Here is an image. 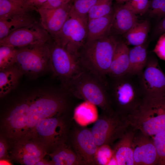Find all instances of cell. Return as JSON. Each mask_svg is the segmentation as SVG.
Here are the masks:
<instances>
[{
	"mask_svg": "<svg viewBox=\"0 0 165 165\" xmlns=\"http://www.w3.org/2000/svg\"><path fill=\"white\" fill-rule=\"evenodd\" d=\"M71 6L68 4L58 8L39 9L42 26L53 38L59 32L68 19Z\"/></svg>",
	"mask_w": 165,
	"mask_h": 165,
	"instance_id": "9a60e30c",
	"label": "cell"
},
{
	"mask_svg": "<svg viewBox=\"0 0 165 165\" xmlns=\"http://www.w3.org/2000/svg\"><path fill=\"white\" fill-rule=\"evenodd\" d=\"M47 0H23L24 6L30 10H37Z\"/></svg>",
	"mask_w": 165,
	"mask_h": 165,
	"instance_id": "d590c367",
	"label": "cell"
},
{
	"mask_svg": "<svg viewBox=\"0 0 165 165\" xmlns=\"http://www.w3.org/2000/svg\"><path fill=\"white\" fill-rule=\"evenodd\" d=\"M108 90L114 111L127 116L141 104L145 96L138 75L127 74L108 77Z\"/></svg>",
	"mask_w": 165,
	"mask_h": 165,
	"instance_id": "277c9868",
	"label": "cell"
},
{
	"mask_svg": "<svg viewBox=\"0 0 165 165\" xmlns=\"http://www.w3.org/2000/svg\"><path fill=\"white\" fill-rule=\"evenodd\" d=\"M71 0H47L40 8L49 9L58 8L69 4Z\"/></svg>",
	"mask_w": 165,
	"mask_h": 165,
	"instance_id": "e575fe53",
	"label": "cell"
},
{
	"mask_svg": "<svg viewBox=\"0 0 165 165\" xmlns=\"http://www.w3.org/2000/svg\"><path fill=\"white\" fill-rule=\"evenodd\" d=\"M51 165L50 161H48L43 159H42L36 163V165Z\"/></svg>",
	"mask_w": 165,
	"mask_h": 165,
	"instance_id": "60d3db41",
	"label": "cell"
},
{
	"mask_svg": "<svg viewBox=\"0 0 165 165\" xmlns=\"http://www.w3.org/2000/svg\"><path fill=\"white\" fill-rule=\"evenodd\" d=\"M165 3V0H152L148 10L151 16H155Z\"/></svg>",
	"mask_w": 165,
	"mask_h": 165,
	"instance_id": "8d00e7d4",
	"label": "cell"
},
{
	"mask_svg": "<svg viewBox=\"0 0 165 165\" xmlns=\"http://www.w3.org/2000/svg\"><path fill=\"white\" fill-rule=\"evenodd\" d=\"M36 22L29 13L0 18V40L19 29L29 26Z\"/></svg>",
	"mask_w": 165,
	"mask_h": 165,
	"instance_id": "44dd1931",
	"label": "cell"
},
{
	"mask_svg": "<svg viewBox=\"0 0 165 165\" xmlns=\"http://www.w3.org/2000/svg\"><path fill=\"white\" fill-rule=\"evenodd\" d=\"M30 11L23 4L9 0H0V18L26 14Z\"/></svg>",
	"mask_w": 165,
	"mask_h": 165,
	"instance_id": "4316f807",
	"label": "cell"
},
{
	"mask_svg": "<svg viewBox=\"0 0 165 165\" xmlns=\"http://www.w3.org/2000/svg\"><path fill=\"white\" fill-rule=\"evenodd\" d=\"M88 17L77 16L69 13L59 32L52 38L71 54L78 57L79 50L86 41Z\"/></svg>",
	"mask_w": 165,
	"mask_h": 165,
	"instance_id": "9c48e42d",
	"label": "cell"
},
{
	"mask_svg": "<svg viewBox=\"0 0 165 165\" xmlns=\"http://www.w3.org/2000/svg\"><path fill=\"white\" fill-rule=\"evenodd\" d=\"M17 49L15 64L24 75L35 77L50 67V51L46 43Z\"/></svg>",
	"mask_w": 165,
	"mask_h": 165,
	"instance_id": "ba28073f",
	"label": "cell"
},
{
	"mask_svg": "<svg viewBox=\"0 0 165 165\" xmlns=\"http://www.w3.org/2000/svg\"><path fill=\"white\" fill-rule=\"evenodd\" d=\"M71 96L63 89L38 90L22 97L7 112L6 122L17 138L29 139L41 120L71 112Z\"/></svg>",
	"mask_w": 165,
	"mask_h": 165,
	"instance_id": "6da1fadb",
	"label": "cell"
},
{
	"mask_svg": "<svg viewBox=\"0 0 165 165\" xmlns=\"http://www.w3.org/2000/svg\"><path fill=\"white\" fill-rule=\"evenodd\" d=\"M114 13L88 20L86 41L99 39L109 35L112 28Z\"/></svg>",
	"mask_w": 165,
	"mask_h": 165,
	"instance_id": "ffe728a7",
	"label": "cell"
},
{
	"mask_svg": "<svg viewBox=\"0 0 165 165\" xmlns=\"http://www.w3.org/2000/svg\"><path fill=\"white\" fill-rule=\"evenodd\" d=\"M73 120L72 113L44 119L35 127L30 139L45 148L48 145L53 151L67 141Z\"/></svg>",
	"mask_w": 165,
	"mask_h": 165,
	"instance_id": "8992f818",
	"label": "cell"
},
{
	"mask_svg": "<svg viewBox=\"0 0 165 165\" xmlns=\"http://www.w3.org/2000/svg\"><path fill=\"white\" fill-rule=\"evenodd\" d=\"M24 74L16 64L0 70V96L3 97L14 90Z\"/></svg>",
	"mask_w": 165,
	"mask_h": 165,
	"instance_id": "603a6c76",
	"label": "cell"
},
{
	"mask_svg": "<svg viewBox=\"0 0 165 165\" xmlns=\"http://www.w3.org/2000/svg\"><path fill=\"white\" fill-rule=\"evenodd\" d=\"M15 147L13 157L17 161L24 165H36L46 154L45 148L33 140H21Z\"/></svg>",
	"mask_w": 165,
	"mask_h": 165,
	"instance_id": "2e32d148",
	"label": "cell"
},
{
	"mask_svg": "<svg viewBox=\"0 0 165 165\" xmlns=\"http://www.w3.org/2000/svg\"><path fill=\"white\" fill-rule=\"evenodd\" d=\"M127 116L131 126L145 135L152 136L165 130V96L145 97Z\"/></svg>",
	"mask_w": 165,
	"mask_h": 165,
	"instance_id": "5b68a950",
	"label": "cell"
},
{
	"mask_svg": "<svg viewBox=\"0 0 165 165\" xmlns=\"http://www.w3.org/2000/svg\"><path fill=\"white\" fill-rule=\"evenodd\" d=\"M129 67L128 74L138 75L146 64L148 56L147 47L144 44L129 49Z\"/></svg>",
	"mask_w": 165,
	"mask_h": 165,
	"instance_id": "d4e9b609",
	"label": "cell"
},
{
	"mask_svg": "<svg viewBox=\"0 0 165 165\" xmlns=\"http://www.w3.org/2000/svg\"><path fill=\"white\" fill-rule=\"evenodd\" d=\"M153 51L160 59L165 61V32L160 36Z\"/></svg>",
	"mask_w": 165,
	"mask_h": 165,
	"instance_id": "836d02e7",
	"label": "cell"
},
{
	"mask_svg": "<svg viewBox=\"0 0 165 165\" xmlns=\"http://www.w3.org/2000/svg\"><path fill=\"white\" fill-rule=\"evenodd\" d=\"M128 0H116V2L119 4L125 3Z\"/></svg>",
	"mask_w": 165,
	"mask_h": 165,
	"instance_id": "b9f144b4",
	"label": "cell"
},
{
	"mask_svg": "<svg viewBox=\"0 0 165 165\" xmlns=\"http://www.w3.org/2000/svg\"><path fill=\"white\" fill-rule=\"evenodd\" d=\"M136 131L131 126L112 148L118 165H134L133 144Z\"/></svg>",
	"mask_w": 165,
	"mask_h": 165,
	"instance_id": "e0dca14e",
	"label": "cell"
},
{
	"mask_svg": "<svg viewBox=\"0 0 165 165\" xmlns=\"http://www.w3.org/2000/svg\"><path fill=\"white\" fill-rule=\"evenodd\" d=\"M49 155L51 165H83L76 153L66 142L58 145Z\"/></svg>",
	"mask_w": 165,
	"mask_h": 165,
	"instance_id": "7402d4cb",
	"label": "cell"
},
{
	"mask_svg": "<svg viewBox=\"0 0 165 165\" xmlns=\"http://www.w3.org/2000/svg\"><path fill=\"white\" fill-rule=\"evenodd\" d=\"M138 131L137 133L136 130L133 142L134 165L158 164V156L152 138Z\"/></svg>",
	"mask_w": 165,
	"mask_h": 165,
	"instance_id": "5bb4252c",
	"label": "cell"
},
{
	"mask_svg": "<svg viewBox=\"0 0 165 165\" xmlns=\"http://www.w3.org/2000/svg\"><path fill=\"white\" fill-rule=\"evenodd\" d=\"M17 49L8 46L0 47V70L15 64L16 60Z\"/></svg>",
	"mask_w": 165,
	"mask_h": 165,
	"instance_id": "f1b7e54d",
	"label": "cell"
},
{
	"mask_svg": "<svg viewBox=\"0 0 165 165\" xmlns=\"http://www.w3.org/2000/svg\"><path fill=\"white\" fill-rule=\"evenodd\" d=\"M50 51V68L64 85L82 69L77 57L51 39L46 43Z\"/></svg>",
	"mask_w": 165,
	"mask_h": 165,
	"instance_id": "30bf717a",
	"label": "cell"
},
{
	"mask_svg": "<svg viewBox=\"0 0 165 165\" xmlns=\"http://www.w3.org/2000/svg\"><path fill=\"white\" fill-rule=\"evenodd\" d=\"M7 146L6 142L2 138L0 141V158L1 159L5 157L7 153Z\"/></svg>",
	"mask_w": 165,
	"mask_h": 165,
	"instance_id": "f35d334b",
	"label": "cell"
},
{
	"mask_svg": "<svg viewBox=\"0 0 165 165\" xmlns=\"http://www.w3.org/2000/svg\"><path fill=\"white\" fill-rule=\"evenodd\" d=\"M138 22L137 15L124 4L115 10L112 28L119 34H125Z\"/></svg>",
	"mask_w": 165,
	"mask_h": 165,
	"instance_id": "d6986e66",
	"label": "cell"
},
{
	"mask_svg": "<svg viewBox=\"0 0 165 165\" xmlns=\"http://www.w3.org/2000/svg\"><path fill=\"white\" fill-rule=\"evenodd\" d=\"M9 0L13 1V2H14L21 3L24 4L23 0Z\"/></svg>",
	"mask_w": 165,
	"mask_h": 165,
	"instance_id": "7bdbcfd3",
	"label": "cell"
},
{
	"mask_svg": "<svg viewBox=\"0 0 165 165\" xmlns=\"http://www.w3.org/2000/svg\"><path fill=\"white\" fill-rule=\"evenodd\" d=\"M52 37L37 22L19 29L0 40V46H8L18 48L28 46L45 44Z\"/></svg>",
	"mask_w": 165,
	"mask_h": 165,
	"instance_id": "4fadbf2b",
	"label": "cell"
},
{
	"mask_svg": "<svg viewBox=\"0 0 165 165\" xmlns=\"http://www.w3.org/2000/svg\"><path fill=\"white\" fill-rule=\"evenodd\" d=\"M74 121L79 125L84 127L94 123L99 116L97 106L87 101L77 105L73 112Z\"/></svg>",
	"mask_w": 165,
	"mask_h": 165,
	"instance_id": "cb8c5ba5",
	"label": "cell"
},
{
	"mask_svg": "<svg viewBox=\"0 0 165 165\" xmlns=\"http://www.w3.org/2000/svg\"><path fill=\"white\" fill-rule=\"evenodd\" d=\"M150 28L148 20L136 23L125 34L127 44L134 46L144 44L146 39Z\"/></svg>",
	"mask_w": 165,
	"mask_h": 165,
	"instance_id": "484cf974",
	"label": "cell"
},
{
	"mask_svg": "<svg viewBox=\"0 0 165 165\" xmlns=\"http://www.w3.org/2000/svg\"><path fill=\"white\" fill-rule=\"evenodd\" d=\"M138 77L145 97L165 96V74L155 57H148L145 66Z\"/></svg>",
	"mask_w": 165,
	"mask_h": 165,
	"instance_id": "7c38bea8",
	"label": "cell"
},
{
	"mask_svg": "<svg viewBox=\"0 0 165 165\" xmlns=\"http://www.w3.org/2000/svg\"><path fill=\"white\" fill-rule=\"evenodd\" d=\"M66 142L83 165H96L95 157L98 146L91 129L80 126L73 120Z\"/></svg>",
	"mask_w": 165,
	"mask_h": 165,
	"instance_id": "8fae6325",
	"label": "cell"
},
{
	"mask_svg": "<svg viewBox=\"0 0 165 165\" xmlns=\"http://www.w3.org/2000/svg\"><path fill=\"white\" fill-rule=\"evenodd\" d=\"M113 156V149L110 145L98 147L95 157L96 165H108Z\"/></svg>",
	"mask_w": 165,
	"mask_h": 165,
	"instance_id": "1f68e13d",
	"label": "cell"
},
{
	"mask_svg": "<svg viewBox=\"0 0 165 165\" xmlns=\"http://www.w3.org/2000/svg\"><path fill=\"white\" fill-rule=\"evenodd\" d=\"M149 0H128L124 4L137 15H142L149 10Z\"/></svg>",
	"mask_w": 165,
	"mask_h": 165,
	"instance_id": "d6a6232c",
	"label": "cell"
},
{
	"mask_svg": "<svg viewBox=\"0 0 165 165\" xmlns=\"http://www.w3.org/2000/svg\"><path fill=\"white\" fill-rule=\"evenodd\" d=\"M151 137L157 153L158 164L165 165V130Z\"/></svg>",
	"mask_w": 165,
	"mask_h": 165,
	"instance_id": "4dcf8cb0",
	"label": "cell"
},
{
	"mask_svg": "<svg viewBox=\"0 0 165 165\" xmlns=\"http://www.w3.org/2000/svg\"><path fill=\"white\" fill-rule=\"evenodd\" d=\"M155 16L161 19L165 16V3L157 13Z\"/></svg>",
	"mask_w": 165,
	"mask_h": 165,
	"instance_id": "ab89813d",
	"label": "cell"
},
{
	"mask_svg": "<svg viewBox=\"0 0 165 165\" xmlns=\"http://www.w3.org/2000/svg\"><path fill=\"white\" fill-rule=\"evenodd\" d=\"M131 127L127 116L115 112L112 114L102 112L90 129L98 147L104 145L111 146Z\"/></svg>",
	"mask_w": 165,
	"mask_h": 165,
	"instance_id": "52a82bcc",
	"label": "cell"
},
{
	"mask_svg": "<svg viewBox=\"0 0 165 165\" xmlns=\"http://www.w3.org/2000/svg\"><path fill=\"white\" fill-rule=\"evenodd\" d=\"M117 41L108 35L86 41L78 53V58L82 67L96 76L107 87L108 75Z\"/></svg>",
	"mask_w": 165,
	"mask_h": 165,
	"instance_id": "7a4b0ae2",
	"label": "cell"
},
{
	"mask_svg": "<svg viewBox=\"0 0 165 165\" xmlns=\"http://www.w3.org/2000/svg\"><path fill=\"white\" fill-rule=\"evenodd\" d=\"M165 32V16L162 18L157 24L155 29L157 35H160Z\"/></svg>",
	"mask_w": 165,
	"mask_h": 165,
	"instance_id": "74e56055",
	"label": "cell"
},
{
	"mask_svg": "<svg viewBox=\"0 0 165 165\" xmlns=\"http://www.w3.org/2000/svg\"><path fill=\"white\" fill-rule=\"evenodd\" d=\"M63 86V89L73 97L92 103L100 108L102 112H114L107 87L82 68Z\"/></svg>",
	"mask_w": 165,
	"mask_h": 165,
	"instance_id": "3957f363",
	"label": "cell"
},
{
	"mask_svg": "<svg viewBox=\"0 0 165 165\" xmlns=\"http://www.w3.org/2000/svg\"><path fill=\"white\" fill-rule=\"evenodd\" d=\"M112 0H98L90 9L88 14V20L102 17L112 12Z\"/></svg>",
	"mask_w": 165,
	"mask_h": 165,
	"instance_id": "83f0119b",
	"label": "cell"
},
{
	"mask_svg": "<svg viewBox=\"0 0 165 165\" xmlns=\"http://www.w3.org/2000/svg\"><path fill=\"white\" fill-rule=\"evenodd\" d=\"M129 50L126 42L117 41L108 77H117L128 74Z\"/></svg>",
	"mask_w": 165,
	"mask_h": 165,
	"instance_id": "ac0fdd59",
	"label": "cell"
},
{
	"mask_svg": "<svg viewBox=\"0 0 165 165\" xmlns=\"http://www.w3.org/2000/svg\"><path fill=\"white\" fill-rule=\"evenodd\" d=\"M98 0H75L71 6L70 13L77 16L88 17L91 8Z\"/></svg>",
	"mask_w": 165,
	"mask_h": 165,
	"instance_id": "f546056e",
	"label": "cell"
}]
</instances>
